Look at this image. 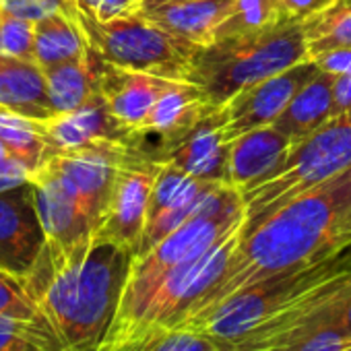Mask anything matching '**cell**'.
<instances>
[{"label": "cell", "mask_w": 351, "mask_h": 351, "mask_svg": "<svg viewBox=\"0 0 351 351\" xmlns=\"http://www.w3.org/2000/svg\"><path fill=\"white\" fill-rule=\"evenodd\" d=\"M32 180L46 232V248L42 254L50 261H64L87 248L95 240V226L77 195L48 169H38Z\"/></svg>", "instance_id": "cell-10"}, {"label": "cell", "mask_w": 351, "mask_h": 351, "mask_svg": "<svg viewBox=\"0 0 351 351\" xmlns=\"http://www.w3.org/2000/svg\"><path fill=\"white\" fill-rule=\"evenodd\" d=\"M349 343H351V337L337 335V332H324V335L310 337L298 345L277 349V351H345V347Z\"/></svg>", "instance_id": "cell-34"}, {"label": "cell", "mask_w": 351, "mask_h": 351, "mask_svg": "<svg viewBox=\"0 0 351 351\" xmlns=\"http://www.w3.org/2000/svg\"><path fill=\"white\" fill-rule=\"evenodd\" d=\"M75 13L77 9L73 13H54L36 21V62L44 71L87 54L89 44Z\"/></svg>", "instance_id": "cell-22"}, {"label": "cell", "mask_w": 351, "mask_h": 351, "mask_svg": "<svg viewBox=\"0 0 351 351\" xmlns=\"http://www.w3.org/2000/svg\"><path fill=\"white\" fill-rule=\"evenodd\" d=\"M291 147L293 141L275 124L261 126L236 136L230 143L228 184L242 191L267 178L283 163Z\"/></svg>", "instance_id": "cell-17"}, {"label": "cell", "mask_w": 351, "mask_h": 351, "mask_svg": "<svg viewBox=\"0 0 351 351\" xmlns=\"http://www.w3.org/2000/svg\"><path fill=\"white\" fill-rule=\"evenodd\" d=\"M75 17L89 48L106 62L163 79L189 81L199 46L159 29L141 11L110 21H95L79 11Z\"/></svg>", "instance_id": "cell-7"}, {"label": "cell", "mask_w": 351, "mask_h": 351, "mask_svg": "<svg viewBox=\"0 0 351 351\" xmlns=\"http://www.w3.org/2000/svg\"><path fill=\"white\" fill-rule=\"evenodd\" d=\"M339 0H279L285 21L289 23H304L330 7H335Z\"/></svg>", "instance_id": "cell-32"}, {"label": "cell", "mask_w": 351, "mask_h": 351, "mask_svg": "<svg viewBox=\"0 0 351 351\" xmlns=\"http://www.w3.org/2000/svg\"><path fill=\"white\" fill-rule=\"evenodd\" d=\"M99 351H221L207 332L189 326H155Z\"/></svg>", "instance_id": "cell-24"}, {"label": "cell", "mask_w": 351, "mask_h": 351, "mask_svg": "<svg viewBox=\"0 0 351 351\" xmlns=\"http://www.w3.org/2000/svg\"><path fill=\"white\" fill-rule=\"evenodd\" d=\"M165 3H184V0H141V9H145V7L165 5Z\"/></svg>", "instance_id": "cell-37"}, {"label": "cell", "mask_w": 351, "mask_h": 351, "mask_svg": "<svg viewBox=\"0 0 351 351\" xmlns=\"http://www.w3.org/2000/svg\"><path fill=\"white\" fill-rule=\"evenodd\" d=\"M75 0H0V13L40 21L54 13H73Z\"/></svg>", "instance_id": "cell-30"}, {"label": "cell", "mask_w": 351, "mask_h": 351, "mask_svg": "<svg viewBox=\"0 0 351 351\" xmlns=\"http://www.w3.org/2000/svg\"><path fill=\"white\" fill-rule=\"evenodd\" d=\"M332 104V75L320 71L293 95L275 126L283 130L295 145L335 116Z\"/></svg>", "instance_id": "cell-20"}, {"label": "cell", "mask_w": 351, "mask_h": 351, "mask_svg": "<svg viewBox=\"0 0 351 351\" xmlns=\"http://www.w3.org/2000/svg\"><path fill=\"white\" fill-rule=\"evenodd\" d=\"M285 21L279 0H232L228 19L217 32V38L246 36L273 29Z\"/></svg>", "instance_id": "cell-26"}, {"label": "cell", "mask_w": 351, "mask_h": 351, "mask_svg": "<svg viewBox=\"0 0 351 351\" xmlns=\"http://www.w3.org/2000/svg\"><path fill=\"white\" fill-rule=\"evenodd\" d=\"M244 221H246V207L242 203L217 215L191 219L178 230L167 234L149 252L134 256L114 322L126 318L147 298V293L155 287V283L165 273L203 256L207 250H211L215 244L228 238L234 230H240Z\"/></svg>", "instance_id": "cell-8"}, {"label": "cell", "mask_w": 351, "mask_h": 351, "mask_svg": "<svg viewBox=\"0 0 351 351\" xmlns=\"http://www.w3.org/2000/svg\"><path fill=\"white\" fill-rule=\"evenodd\" d=\"M9 157H13L11 153H9V149H7V145L0 141V163H3L5 159H9Z\"/></svg>", "instance_id": "cell-38"}, {"label": "cell", "mask_w": 351, "mask_h": 351, "mask_svg": "<svg viewBox=\"0 0 351 351\" xmlns=\"http://www.w3.org/2000/svg\"><path fill=\"white\" fill-rule=\"evenodd\" d=\"M351 244V165L240 232L226 273L191 312H203L275 273ZM189 316V318H191Z\"/></svg>", "instance_id": "cell-1"}, {"label": "cell", "mask_w": 351, "mask_h": 351, "mask_svg": "<svg viewBox=\"0 0 351 351\" xmlns=\"http://www.w3.org/2000/svg\"><path fill=\"white\" fill-rule=\"evenodd\" d=\"M97 56V54H95ZM169 79L116 66L97 56V87L112 116L130 132L145 128Z\"/></svg>", "instance_id": "cell-14"}, {"label": "cell", "mask_w": 351, "mask_h": 351, "mask_svg": "<svg viewBox=\"0 0 351 351\" xmlns=\"http://www.w3.org/2000/svg\"><path fill=\"white\" fill-rule=\"evenodd\" d=\"M32 169L19 161L17 157H9L0 163V193H5L9 189H15L23 182H29L32 180Z\"/></svg>", "instance_id": "cell-35"}, {"label": "cell", "mask_w": 351, "mask_h": 351, "mask_svg": "<svg viewBox=\"0 0 351 351\" xmlns=\"http://www.w3.org/2000/svg\"><path fill=\"white\" fill-rule=\"evenodd\" d=\"M203 89L191 81H178V79H169L167 85L163 87L157 104L153 106V112L145 124L143 130L155 138H161L163 147V157L178 145L184 134L199 124L211 110H215Z\"/></svg>", "instance_id": "cell-15"}, {"label": "cell", "mask_w": 351, "mask_h": 351, "mask_svg": "<svg viewBox=\"0 0 351 351\" xmlns=\"http://www.w3.org/2000/svg\"><path fill=\"white\" fill-rule=\"evenodd\" d=\"M48 83V97L54 114H66L85 106L97 87V56L89 48L85 56L69 60L44 71Z\"/></svg>", "instance_id": "cell-21"}, {"label": "cell", "mask_w": 351, "mask_h": 351, "mask_svg": "<svg viewBox=\"0 0 351 351\" xmlns=\"http://www.w3.org/2000/svg\"><path fill=\"white\" fill-rule=\"evenodd\" d=\"M46 248L34 180L0 193V269L25 279Z\"/></svg>", "instance_id": "cell-11"}, {"label": "cell", "mask_w": 351, "mask_h": 351, "mask_svg": "<svg viewBox=\"0 0 351 351\" xmlns=\"http://www.w3.org/2000/svg\"><path fill=\"white\" fill-rule=\"evenodd\" d=\"M0 351H69L44 320L0 316Z\"/></svg>", "instance_id": "cell-27"}, {"label": "cell", "mask_w": 351, "mask_h": 351, "mask_svg": "<svg viewBox=\"0 0 351 351\" xmlns=\"http://www.w3.org/2000/svg\"><path fill=\"white\" fill-rule=\"evenodd\" d=\"M318 73V66L308 58L283 73L240 89L236 95L219 106L223 114L226 138L232 143L240 134L275 124L293 95Z\"/></svg>", "instance_id": "cell-9"}, {"label": "cell", "mask_w": 351, "mask_h": 351, "mask_svg": "<svg viewBox=\"0 0 351 351\" xmlns=\"http://www.w3.org/2000/svg\"><path fill=\"white\" fill-rule=\"evenodd\" d=\"M163 161L209 182H228L230 141L223 134V114L217 106L184 138L176 145Z\"/></svg>", "instance_id": "cell-16"}, {"label": "cell", "mask_w": 351, "mask_h": 351, "mask_svg": "<svg viewBox=\"0 0 351 351\" xmlns=\"http://www.w3.org/2000/svg\"><path fill=\"white\" fill-rule=\"evenodd\" d=\"M159 165V161L141 159L120 167L95 240L114 242L136 254L147 226L149 199Z\"/></svg>", "instance_id": "cell-12"}, {"label": "cell", "mask_w": 351, "mask_h": 351, "mask_svg": "<svg viewBox=\"0 0 351 351\" xmlns=\"http://www.w3.org/2000/svg\"><path fill=\"white\" fill-rule=\"evenodd\" d=\"M0 54L36 62V21L0 13Z\"/></svg>", "instance_id": "cell-28"}, {"label": "cell", "mask_w": 351, "mask_h": 351, "mask_svg": "<svg viewBox=\"0 0 351 351\" xmlns=\"http://www.w3.org/2000/svg\"><path fill=\"white\" fill-rule=\"evenodd\" d=\"M302 27L308 58L335 48H351V0H341L328 11L304 21Z\"/></svg>", "instance_id": "cell-25"}, {"label": "cell", "mask_w": 351, "mask_h": 351, "mask_svg": "<svg viewBox=\"0 0 351 351\" xmlns=\"http://www.w3.org/2000/svg\"><path fill=\"white\" fill-rule=\"evenodd\" d=\"M304 60H308V44L302 23H281L258 34L219 38L199 48L189 81L199 85L213 106H221L240 89Z\"/></svg>", "instance_id": "cell-4"}, {"label": "cell", "mask_w": 351, "mask_h": 351, "mask_svg": "<svg viewBox=\"0 0 351 351\" xmlns=\"http://www.w3.org/2000/svg\"><path fill=\"white\" fill-rule=\"evenodd\" d=\"M75 7L89 19L110 21L136 13L141 9V0H75Z\"/></svg>", "instance_id": "cell-31"}, {"label": "cell", "mask_w": 351, "mask_h": 351, "mask_svg": "<svg viewBox=\"0 0 351 351\" xmlns=\"http://www.w3.org/2000/svg\"><path fill=\"white\" fill-rule=\"evenodd\" d=\"M0 141H3L13 157L23 161L32 173H36L48 155L44 138V120L23 116L0 106Z\"/></svg>", "instance_id": "cell-23"}, {"label": "cell", "mask_w": 351, "mask_h": 351, "mask_svg": "<svg viewBox=\"0 0 351 351\" xmlns=\"http://www.w3.org/2000/svg\"><path fill=\"white\" fill-rule=\"evenodd\" d=\"M44 138L48 147L46 161L64 151H77L97 143H128L132 145L134 132L126 130L110 112L101 93H95L85 106L54 114L44 120Z\"/></svg>", "instance_id": "cell-13"}, {"label": "cell", "mask_w": 351, "mask_h": 351, "mask_svg": "<svg viewBox=\"0 0 351 351\" xmlns=\"http://www.w3.org/2000/svg\"><path fill=\"white\" fill-rule=\"evenodd\" d=\"M347 165H351V110L332 116L316 132L298 141L273 173L240 191L246 226L267 217Z\"/></svg>", "instance_id": "cell-5"}, {"label": "cell", "mask_w": 351, "mask_h": 351, "mask_svg": "<svg viewBox=\"0 0 351 351\" xmlns=\"http://www.w3.org/2000/svg\"><path fill=\"white\" fill-rule=\"evenodd\" d=\"M318 71L328 75H351V48H335L310 58Z\"/></svg>", "instance_id": "cell-33"}, {"label": "cell", "mask_w": 351, "mask_h": 351, "mask_svg": "<svg viewBox=\"0 0 351 351\" xmlns=\"http://www.w3.org/2000/svg\"><path fill=\"white\" fill-rule=\"evenodd\" d=\"M0 316L19 318V320H44L23 279L3 269H0Z\"/></svg>", "instance_id": "cell-29"}, {"label": "cell", "mask_w": 351, "mask_h": 351, "mask_svg": "<svg viewBox=\"0 0 351 351\" xmlns=\"http://www.w3.org/2000/svg\"><path fill=\"white\" fill-rule=\"evenodd\" d=\"M351 281V244L341 250L261 279L219 304L193 314L180 326L232 343L263 322L281 318Z\"/></svg>", "instance_id": "cell-3"}, {"label": "cell", "mask_w": 351, "mask_h": 351, "mask_svg": "<svg viewBox=\"0 0 351 351\" xmlns=\"http://www.w3.org/2000/svg\"><path fill=\"white\" fill-rule=\"evenodd\" d=\"M132 261L130 248L93 240L64 261L42 254L23 283L69 351H97L114 322Z\"/></svg>", "instance_id": "cell-2"}, {"label": "cell", "mask_w": 351, "mask_h": 351, "mask_svg": "<svg viewBox=\"0 0 351 351\" xmlns=\"http://www.w3.org/2000/svg\"><path fill=\"white\" fill-rule=\"evenodd\" d=\"M230 7L232 0H184L138 11L169 36L205 48L215 42L219 27L228 19Z\"/></svg>", "instance_id": "cell-18"}, {"label": "cell", "mask_w": 351, "mask_h": 351, "mask_svg": "<svg viewBox=\"0 0 351 351\" xmlns=\"http://www.w3.org/2000/svg\"><path fill=\"white\" fill-rule=\"evenodd\" d=\"M345 351H351V343H349V345L345 347Z\"/></svg>", "instance_id": "cell-39"}, {"label": "cell", "mask_w": 351, "mask_h": 351, "mask_svg": "<svg viewBox=\"0 0 351 351\" xmlns=\"http://www.w3.org/2000/svg\"><path fill=\"white\" fill-rule=\"evenodd\" d=\"M332 114L351 110V75H332Z\"/></svg>", "instance_id": "cell-36"}, {"label": "cell", "mask_w": 351, "mask_h": 351, "mask_svg": "<svg viewBox=\"0 0 351 351\" xmlns=\"http://www.w3.org/2000/svg\"><path fill=\"white\" fill-rule=\"evenodd\" d=\"M0 106L38 120L52 118L44 69L34 60L0 54Z\"/></svg>", "instance_id": "cell-19"}, {"label": "cell", "mask_w": 351, "mask_h": 351, "mask_svg": "<svg viewBox=\"0 0 351 351\" xmlns=\"http://www.w3.org/2000/svg\"><path fill=\"white\" fill-rule=\"evenodd\" d=\"M242 228L234 230L203 256L165 273L126 318L110 326L97 351L126 341L147 328L180 326L226 273Z\"/></svg>", "instance_id": "cell-6"}]
</instances>
